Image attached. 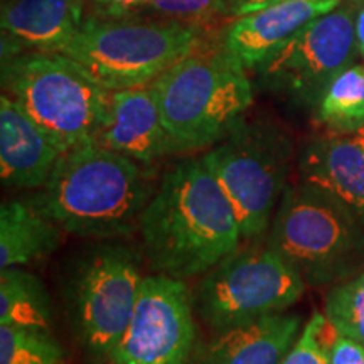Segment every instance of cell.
I'll use <instances>...</instances> for the list:
<instances>
[{"label":"cell","instance_id":"obj_1","mask_svg":"<svg viewBox=\"0 0 364 364\" xmlns=\"http://www.w3.org/2000/svg\"><path fill=\"white\" fill-rule=\"evenodd\" d=\"M139 233L154 273L177 280L206 275L243 241L235 209L203 156L167 167Z\"/></svg>","mask_w":364,"mask_h":364},{"label":"cell","instance_id":"obj_2","mask_svg":"<svg viewBox=\"0 0 364 364\" xmlns=\"http://www.w3.org/2000/svg\"><path fill=\"white\" fill-rule=\"evenodd\" d=\"M156 171L100 144L65 152L36 204L66 233L122 241L139 231Z\"/></svg>","mask_w":364,"mask_h":364},{"label":"cell","instance_id":"obj_3","mask_svg":"<svg viewBox=\"0 0 364 364\" xmlns=\"http://www.w3.org/2000/svg\"><path fill=\"white\" fill-rule=\"evenodd\" d=\"M152 91L177 152L213 147L253 103L247 70L223 48L201 46L154 81Z\"/></svg>","mask_w":364,"mask_h":364},{"label":"cell","instance_id":"obj_4","mask_svg":"<svg viewBox=\"0 0 364 364\" xmlns=\"http://www.w3.org/2000/svg\"><path fill=\"white\" fill-rule=\"evenodd\" d=\"M267 245L307 285H336L364 270V225L334 194L287 186L268 228Z\"/></svg>","mask_w":364,"mask_h":364},{"label":"cell","instance_id":"obj_5","mask_svg":"<svg viewBox=\"0 0 364 364\" xmlns=\"http://www.w3.org/2000/svg\"><path fill=\"white\" fill-rule=\"evenodd\" d=\"M201 46V31L191 22L103 14L83 17L61 54L117 91L152 85Z\"/></svg>","mask_w":364,"mask_h":364},{"label":"cell","instance_id":"obj_6","mask_svg":"<svg viewBox=\"0 0 364 364\" xmlns=\"http://www.w3.org/2000/svg\"><path fill=\"white\" fill-rule=\"evenodd\" d=\"M2 88L63 154L97 144L110 91L65 54L24 53L2 61Z\"/></svg>","mask_w":364,"mask_h":364},{"label":"cell","instance_id":"obj_7","mask_svg":"<svg viewBox=\"0 0 364 364\" xmlns=\"http://www.w3.org/2000/svg\"><path fill=\"white\" fill-rule=\"evenodd\" d=\"M233 206L243 241L268 228L289 186L292 140L265 122H241L203 156Z\"/></svg>","mask_w":364,"mask_h":364},{"label":"cell","instance_id":"obj_8","mask_svg":"<svg viewBox=\"0 0 364 364\" xmlns=\"http://www.w3.org/2000/svg\"><path fill=\"white\" fill-rule=\"evenodd\" d=\"M142 282L139 257L120 241H98L73 262L63 290L71 329L86 351L108 359L129 327Z\"/></svg>","mask_w":364,"mask_h":364},{"label":"cell","instance_id":"obj_9","mask_svg":"<svg viewBox=\"0 0 364 364\" xmlns=\"http://www.w3.org/2000/svg\"><path fill=\"white\" fill-rule=\"evenodd\" d=\"M307 284L268 245L238 248L193 290L194 312L215 332L284 312Z\"/></svg>","mask_w":364,"mask_h":364},{"label":"cell","instance_id":"obj_10","mask_svg":"<svg viewBox=\"0 0 364 364\" xmlns=\"http://www.w3.org/2000/svg\"><path fill=\"white\" fill-rule=\"evenodd\" d=\"M193 290L186 280L144 277L134 314L110 364H189L196 346Z\"/></svg>","mask_w":364,"mask_h":364},{"label":"cell","instance_id":"obj_11","mask_svg":"<svg viewBox=\"0 0 364 364\" xmlns=\"http://www.w3.org/2000/svg\"><path fill=\"white\" fill-rule=\"evenodd\" d=\"M356 51L354 21L349 9H336L304 26L263 65L260 78L268 88L306 103H318Z\"/></svg>","mask_w":364,"mask_h":364},{"label":"cell","instance_id":"obj_12","mask_svg":"<svg viewBox=\"0 0 364 364\" xmlns=\"http://www.w3.org/2000/svg\"><path fill=\"white\" fill-rule=\"evenodd\" d=\"M97 144L145 166L177 154L150 85L110 91Z\"/></svg>","mask_w":364,"mask_h":364},{"label":"cell","instance_id":"obj_13","mask_svg":"<svg viewBox=\"0 0 364 364\" xmlns=\"http://www.w3.org/2000/svg\"><path fill=\"white\" fill-rule=\"evenodd\" d=\"M341 0H282L241 16L225 36V49L245 70H260L316 17L339 7Z\"/></svg>","mask_w":364,"mask_h":364},{"label":"cell","instance_id":"obj_14","mask_svg":"<svg viewBox=\"0 0 364 364\" xmlns=\"http://www.w3.org/2000/svg\"><path fill=\"white\" fill-rule=\"evenodd\" d=\"M81 21V0H4L2 61L24 53L61 54Z\"/></svg>","mask_w":364,"mask_h":364},{"label":"cell","instance_id":"obj_15","mask_svg":"<svg viewBox=\"0 0 364 364\" xmlns=\"http://www.w3.org/2000/svg\"><path fill=\"white\" fill-rule=\"evenodd\" d=\"M63 152L16 100L0 98V177L4 186L43 189Z\"/></svg>","mask_w":364,"mask_h":364},{"label":"cell","instance_id":"obj_16","mask_svg":"<svg viewBox=\"0 0 364 364\" xmlns=\"http://www.w3.org/2000/svg\"><path fill=\"white\" fill-rule=\"evenodd\" d=\"M300 181L327 191L364 225V127L314 140L299 157Z\"/></svg>","mask_w":364,"mask_h":364},{"label":"cell","instance_id":"obj_17","mask_svg":"<svg viewBox=\"0 0 364 364\" xmlns=\"http://www.w3.org/2000/svg\"><path fill=\"white\" fill-rule=\"evenodd\" d=\"M300 322L299 316L280 312L216 332L203 364H280L299 338Z\"/></svg>","mask_w":364,"mask_h":364},{"label":"cell","instance_id":"obj_18","mask_svg":"<svg viewBox=\"0 0 364 364\" xmlns=\"http://www.w3.org/2000/svg\"><path fill=\"white\" fill-rule=\"evenodd\" d=\"M61 228L33 203L6 201L0 206V270L26 267L56 252Z\"/></svg>","mask_w":364,"mask_h":364},{"label":"cell","instance_id":"obj_19","mask_svg":"<svg viewBox=\"0 0 364 364\" xmlns=\"http://www.w3.org/2000/svg\"><path fill=\"white\" fill-rule=\"evenodd\" d=\"M0 324L51 332L53 304L38 275L22 267L0 273Z\"/></svg>","mask_w":364,"mask_h":364},{"label":"cell","instance_id":"obj_20","mask_svg":"<svg viewBox=\"0 0 364 364\" xmlns=\"http://www.w3.org/2000/svg\"><path fill=\"white\" fill-rule=\"evenodd\" d=\"M318 120L334 134L364 127V65L348 66L327 85L317 103Z\"/></svg>","mask_w":364,"mask_h":364},{"label":"cell","instance_id":"obj_21","mask_svg":"<svg viewBox=\"0 0 364 364\" xmlns=\"http://www.w3.org/2000/svg\"><path fill=\"white\" fill-rule=\"evenodd\" d=\"M0 364H66L51 332L0 324Z\"/></svg>","mask_w":364,"mask_h":364},{"label":"cell","instance_id":"obj_22","mask_svg":"<svg viewBox=\"0 0 364 364\" xmlns=\"http://www.w3.org/2000/svg\"><path fill=\"white\" fill-rule=\"evenodd\" d=\"M324 316L338 334L364 346V270L332 285L326 297Z\"/></svg>","mask_w":364,"mask_h":364},{"label":"cell","instance_id":"obj_23","mask_svg":"<svg viewBox=\"0 0 364 364\" xmlns=\"http://www.w3.org/2000/svg\"><path fill=\"white\" fill-rule=\"evenodd\" d=\"M225 4L226 0H142L122 16H156V19L196 24L198 21L215 16Z\"/></svg>","mask_w":364,"mask_h":364},{"label":"cell","instance_id":"obj_24","mask_svg":"<svg viewBox=\"0 0 364 364\" xmlns=\"http://www.w3.org/2000/svg\"><path fill=\"white\" fill-rule=\"evenodd\" d=\"M329 327L324 314L314 312L280 364H331V348L334 341L331 343L327 338Z\"/></svg>","mask_w":364,"mask_h":364},{"label":"cell","instance_id":"obj_25","mask_svg":"<svg viewBox=\"0 0 364 364\" xmlns=\"http://www.w3.org/2000/svg\"><path fill=\"white\" fill-rule=\"evenodd\" d=\"M331 364H364V346L346 336L336 334L331 348Z\"/></svg>","mask_w":364,"mask_h":364},{"label":"cell","instance_id":"obj_26","mask_svg":"<svg viewBox=\"0 0 364 364\" xmlns=\"http://www.w3.org/2000/svg\"><path fill=\"white\" fill-rule=\"evenodd\" d=\"M88 2L97 6L100 12L108 14V16H122L142 0H88Z\"/></svg>","mask_w":364,"mask_h":364},{"label":"cell","instance_id":"obj_27","mask_svg":"<svg viewBox=\"0 0 364 364\" xmlns=\"http://www.w3.org/2000/svg\"><path fill=\"white\" fill-rule=\"evenodd\" d=\"M282 2V0H226V4H230L231 12L233 16H247V14L257 12L260 9L272 6V4Z\"/></svg>","mask_w":364,"mask_h":364},{"label":"cell","instance_id":"obj_28","mask_svg":"<svg viewBox=\"0 0 364 364\" xmlns=\"http://www.w3.org/2000/svg\"><path fill=\"white\" fill-rule=\"evenodd\" d=\"M354 34H356V51L359 56L364 58V7L358 14L356 22H354Z\"/></svg>","mask_w":364,"mask_h":364}]
</instances>
